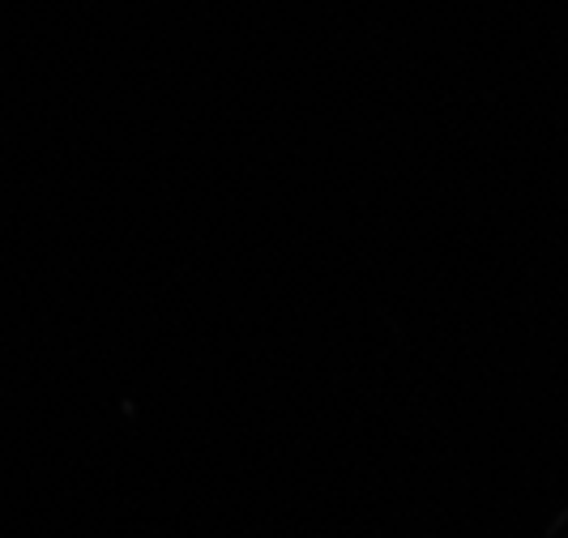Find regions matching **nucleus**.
I'll use <instances>...</instances> for the list:
<instances>
[]
</instances>
